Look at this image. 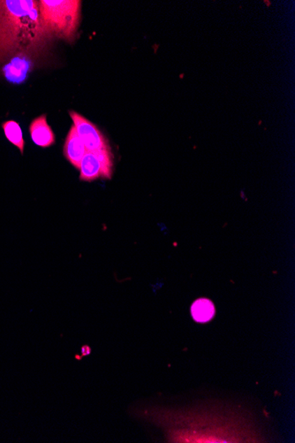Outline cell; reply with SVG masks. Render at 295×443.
Returning a JSON list of instances; mask_svg holds the SVG:
<instances>
[{"instance_id": "cell-1", "label": "cell", "mask_w": 295, "mask_h": 443, "mask_svg": "<svg viewBox=\"0 0 295 443\" xmlns=\"http://www.w3.org/2000/svg\"><path fill=\"white\" fill-rule=\"evenodd\" d=\"M52 39L42 23L39 1H0V62L22 52L42 55Z\"/></svg>"}, {"instance_id": "cell-2", "label": "cell", "mask_w": 295, "mask_h": 443, "mask_svg": "<svg viewBox=\"0 0 295 443\" xmlns=\"http://www.w3.org/2000/svg\"><path fill=\"white\" fill-rule=\"evenodd\" d=\"M79 0H41L40 16L43 27L52 38L73 43L76 38L80 18Z\"/></svg>"}, {"instance_id": "cell-3", "label": "cell", "mask_w": 295, "mask_h": 443, "mask_svg": "<svg viewBox=\"0 0 295 443\" xmlns=\"http://www.w3.org/2000/svg\"><path fill=\"white\" fill-rule=\"evenodd\" d=\"M69 115L75 127L77 133L86 147L87 152L96 153L110 149L108 142L95 124L89 122L75 111H70Z\"/></svg>"}, {"instance_id": "cell-4", "label": "cell", "mask_w": 295, "mask_h": 443, "mask_svg": "<svg viewBox=\"0 0 295 443\" xmlns=\"http://www.w3.org/2000/svg\"><path fill=\"white\" fill-rule=\"evenodd\" d=\"M39 55L34 53L22 52L13 57L3 69L8 82L21 85L28 78L29 73L34 69L36 59Z\"/></svg>"}, {"instance_id": "cell-5", "label": "cell", "mask_w": 295, "mask_h": 443, "mask_svg": "<svg viewBox=\"0 0 295 443\" xmlns=\"http://www.w3.org/2000/svg\"><path fill=\"white\" fill-rule=\"evenodd\" d=\"M87 153L86 147L80 139L75 126L70 129L63 147V154L66 159L77 169H80V162Z\"/></svg>"}, {"instance_id": "cell-6", "label": "cell", "mask_w": 295, "mask_h": 443, "mask_svg": "<svg viewBox=\"0 0 295 443\" xmlns=\"http://www.w3.org/2000/svg\"><path fill=\"white\" fill-rule=\"evenodd\" d=\"M29 133L33 143L38 146L47 148L55 143V135L47 122L46 114H42L32 120L29 125Z\"/></svg>"}, {"instance_id": "cell-7", "label": "cell", "mask_w": 295, "mask_h": 443, "mask_svg": "<svg viewBox=\"0 0 295 443\" xmlns=\"http://www.w3.org/2000/svg\"><path fill=\"white\" fill-rule=\"evenodd\" d=\"M80 180L83 182H92L100 177L107 178L105 167L96 153L87 152L80 166Z\"/></svg>"}, {"instance_id": "cell-8", "label": "cell", "mask_w": 295, "mask_h": 443, "mask_svg": "<svg viewBox=\"0 0 295 443\" xmlns=\"http://www.w3.org/2000/svg\"><path fill=\"white\" fill-rule=\"evenodd\" d=\"M191 314L194 321L199 323H206L213 320L215 315L214 304L207 298H200L191 305Z\"/></svg>"}, {"instance_id": "cell-9", "label": "cell", "mask_w": 295, "mask_h": 443, "mask_svg": "<svg viewBox=\"0 0 295 443\" xmlns=\"http://www.w3.org/2000/svg\"><path fill=\"white\" fill-rule=\"evenodd\" d=\"M2 129L4 130L6 139L10 143L17 147L20 153H24L25 140L23 139V134L21 127L15 120H8L2 124Z\"/></svg>"}]
</instances>
